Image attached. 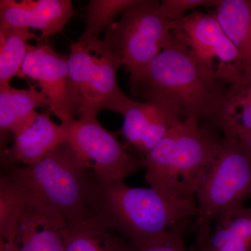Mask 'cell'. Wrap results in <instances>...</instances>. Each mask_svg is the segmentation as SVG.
I'll use <instances>...</instances> for the list:
<instances>
[{
	"instance_id": "1",
	"label": "cell",
	"mask_w": 251,
	"mask_h": 251,
	"mask_svg": "<svg viewBox=\"0 0 251 251\" xmlns=\"http://www.w3.org/2000/svg\"><path fill=\"white\" fill-rule=\"evenodd\" d=\"M89 209L137 251L201 214L196 201H178L151 187H130L123 179L95 175Z\"/></svg>"
},
{
	"instance_id": "2",
	"label": "cell",
	"mask_w": 251,
	"mask_h": 251,
	"mask_svg": "<svg viewBox=\"0 0 251 251\" xmlns=\"http://www.w3.org/2000/svg\"><path fill=\"white\" fill-rule=\"evenodd\" d=\"M226 85L206 73L173 36L143 72L130 78L133 93L179 122L213 120L228 89Z\"/></svg>"
},
{
	"instance_id": "3",
	"label": "cell",
	"mask_w": 251,
	"mask_h": 251,
	"mask_svg": "<svg viewBox=\"0 0 251 251\" xmlns=\"http://www.w3.org/2000/svg\"><path fill=\"white\" fill-rule=\"evenodd\" d=\"M222 140L198 119L180 122L143 156L145 181L168 197L196 201Z\"/></svg>"
},
{
	"instance_id": "4",
	"label": "cell",
	"mask_w": 251,
	"mask_h": 251,
	"mask_svg": "<svg viewBox=\"0 0 251 251\" xmlns=\"http://www.w3.org/2000/svg\"><path fill=\"white\" fill-rule=\"evenodd\" d=\"M6 169L22 186L27 205L32 209L67 224L92 214L94 173L67 144L34 164Z\"/></svg>"
},
{
	"instance_id": "5",
	"label": "cell",
	"mask_w": 251,
	"mask_h": 251,
	"mask_svg": "<svg viewBox=\"0 0 251 251\" xmlns=\"http://www.w3.org/2000/svg\"><path fill=\"white\" fill-rule=\"evenodd\" d=\"M121 58L106 39L73 42L68 67L78 103L77 119L97 120L101 110L123 115L134 100L117 82Z\"/></svg>"
},
{
	"instance_id": "6",
	"label": "cell",
	"mask_w": 251,
	"mask_h": 251,
	"mask_svg": "<svg viewBox=\"0 0 251 251\" xmlns=\"http://www.w3.org/2000/svg\"><path fill=\"white\" fill-rule=\"evenodd\" d=\"M251 198V155L239 138L224 136L214 163L196 195L201 214L198 240L210 232L213 221Z\"/></svg>"
},
{
	"instance_id": "7",
	"label": "cell",
	"mask_w": 251,
	"mask_h": 251,
	"mask_svg": "<svg viewBox=\"0 0 251 251\" xmlns=\"http://www.w3.org/2000/svg\"><path fill=\"white\" fill-rule=\"evenodd\" d=\"M173 24L161 1L139 0L108 28L105 39L120 56L130 78L143 72L171 40Z\"/></svg>"
},
{
	"instance_id": "8",
	"label": "cell",
	"mask_w": 251,
	"mask_h": 251,
	"mask_svg": "<svg viewBox=\"0 0 251 251\" xmlns=\"http://www.w3.org/2000/svg\"><path fill=\"white\" fill-rule=\"evenodd\" d=\"M172 34L206 73L229 87L245 72L244 59L214 13L185 15L173 22Z\"/></svg>"
},
{
	"instance_id": "9",
	"label": "cell",
	"mask_w": 251,
	"mask_h": 251,
	"mask_svg": "<svg viewBox=\"0 0 251 251\" xmlns=\"http://www.w3.org/2000/svg\"><path fill=\"white\" fill-rule=\"evenodd\" d=\"M67 126V145L85 161L97 177L125 179L142 168L143 157L98 120L75 119Z\"/></svg>"
},
{
	"instance_id": "10",
	"label": "cell",
	"mask_w": 251,
	"mask_h": 251,
	"mask_svg": "<svg viewBox=\"0 0 251 251\" xmlns=\"http://www.w3.org/2000/svg\"><path fill=\"white\" fill-rule=\"evenodd\" d=\"M29 77L37 82L49 102L50 113L64 126L75 120L78 103L69 75L68 57L58 53L47 41L29 44L18 77Z\"/></svg>"
},
{
	"instance_id": "11",
	"label": "cell",
	"mask_w": 251,
	"mask_h": 251,
	"mask_svg": "<svg viewBox=\"0 0 251 251\" xmlns=\"http://www.w3.org/2000/svg\"><path fill=\"white\" fill-rule=\"evenodd\" d=\"M74 15L70 0H1L0 29L34 28L39 41L61 32Z\"/></svg>"
},
{
	"instance_id": "12",
	"label": "cell",
	"mask_w": 251,
	"mask_h": 251,
	"mask_svg": "<svg viewBox=\"0 0 251 251\" xmlns=\"http://www.w3.org/2000/svg\"><path fill=\"white\" fill-rule=\"evenodd\" d=\"M67 126L52 121L50 112L39 113L13 135V144L5 151L6 167L14 163L29 166L44 159L65 143Z\"/></svg>"
},
{
	"instance_id": "13",
	"label": "cell",
	"mask_w": 251,
	"mask_h": 251,
	"mask_svg": "<svg viewBox=\"0 0 251 251\" xmlns=\"http://www.w3.org/2000/svg\"><path fill=\"white\" fill-rule=\"evenodd\" d=\"M121 130L126 142L142 157L180 123L151 102L133 101L123 115Z\"/></svg>"
},
{
	"instance_id": "14",
	"label": "cell",
	"mask_w": 251,
	"mask_h": 251,
	"mask_svg": "<svg viewBox=\"0 0 251 251\" xmlns=\"http://www.w3.org/2000/svg\"><path fill=\"white\" fill-rule=\"evenodd\" d=\"M193 251H251V207L244 204L220 214Z\"/></svg>"
},
{
	"instance_id": "15",
	"label": "cell",
	"mask_w": 251,
	"mask_h": 251,
	"mask_svg": "<svg viewBox=\"0 0 251 251\" xmlns=\"http://www.w3.org/2000/svg\"><path fill=\"white\" fill-rule=\"evenodd\" d=\"M66 223L26 205L20 220L14 251H66Z\"/></svg>"
},
{
	"instance_id": "16",
	"label": "cell",
	"mask_w": 251,
	"mask_h": 251,
	"mask_svg": "<svg viewBox=\"0 0 251 251\" xmlns=\"http://www.w3.org/2000/svg\"><path fill=\"white\" fill-rule=\"evenodd\" d=\"M224 136L238 138L251 132V69L228 87L213 119Z\"/></svg>"
},
{
	"instance_id": "17",
	"label": "cell",
	"mask_w": 251,
	"mask_h": 251,
	"mask_svg": "<svg viewBox=\"0 0 251 251\" xmlns=\"http://www.w3.org/2000/svg\"><path fill=\"white\" fill-rule=\"evenodd\" d=\"M63 236L66 251H137L126 239L92 214L66 225Z\"/></svg>"
},
{
	"instance_id": "18",
	"label": "cell",
	"mask_w": 251,
	"mask_h": 251,
	"mask_svg": "<svg viewBox=\"0 0 251 251\" xmlns=\"http://www.w3.org/2000/svg\"><path fill=\"white\" fill-rule=\"evenodd\" d=\"M49 106L46 96L30 86L29 90H18L10 85L0 86L1 133H14L36 116L39 107Z\"/></svg>"
},
{
	"instance_id": "19",
	"label": "cell",
	"mask_w": 251,
	"mask_h": 251,
	"mask_svg": "<svg viewBox=\"0 0 251 251\" xmlns=\"http://www.w3.org/2000/svg\"><path fill=\"white\" fill-rule=\"evenodd\" d=\"M215 14L223 30L251 69V0H217Z\"/></svg>"
},
{
	"instance_id": "20",
	"label": "cell",
	"mask_w": 251,
	"mask_h": 251,
	"mask_svg": "<svg viewBox=\"0 0 251 251\" xmlns=\"http://www.w3.org/2000/svg\"><path fill=\"white\" fill-rule=\"evenodd\" d=\"M26 205L22 186L6 168L0 177V239L14 244L18 224Z\"/></svg>"
},
{
	"instance_id": "21",
	"label": "cell",
	"mask_w": 251,
	"mask_h": 251,
	"mask_svg": "<svg viewBox=\"0 0 251 251\" xmlns=\"http://www.w3.org/2000/svg\"><path fill=\"white\" fill-rule=\"evenodd\" d=\"M39 40L28 28L0 29V86L10 85V81L18 76L27 55V41Z\"/></svg>"
},
{
	"instance_id": "22",
	"label": "cell",
	"mask_w": 251,
	"mask_h": 251,
	"mask_svg": "<svg viewBox=\"0 0 251 251\" xmlns=\"http://www.w3.org/2000/svg\"><path fill=\"white\" fill-rule=\"evenodd\" d=\"M139 0H91L86 6L85 27L79 41L99 39V34L105 28L113 24L119 14Z\"/></svg>"
},
{
	"instance_id": "23",
	"label": "cell",
	"mask_w": 251,
	"mask_h": 251,
	"mask_svg": "<svg viewBox=\"0 0 251 251\" xmlns=\"http://www.w3.org/2000/svg\"><path fill=\"white\" fill-rule=\"evenodd\" d=\"M190 223L181 225L161 239L155 241L138 251H188L184 242V233Z\"/></svg>"
},
{
	"instance_id": "24",
	"label": "cell",
	"mask_w": 251,
	"mask_h": 251,
	"mask_svg": "<svg viewBox=\"0 0 251 251\" xmlns=\"http://www.w3.org/2000/svg\"><path fill=\"white\" fill-rule=\"evenodd\" d=\"M217 0H163L161 1L163 13L173 22L182 18L185 13L189 10L200 6H215Z\"/></svg>"
},
{
	"instance_id": "25",
	"label": "cell",
	"mask_w": 251,
	"mask_h": 251,
	"mask_svg": "<svg viewBox=\"0 0 251 251\" xmlns=\"http://www.w3.org/2000/svg\"><path fill=\"white\" fill-rule=\"evenodd\" d=\"M241 141L242 142L243 145H244L246 149L249 151V152L251 155V132L242 136V138H239Z\"/></svg>"
},
{
	"instance_id": "26",
	"label": "cell",
	"mask_w": 251,
	"mask_h": 251,
	"mask_svg": "<svg viewBox=\"0 0 251 251\" xmlns=\"http://www.w3.org/2000/svg\"><path fill=\"white\" fill-rule=\"evenodd\" d=\"M14 244H8L0 239V251H14Z\"/></svg>"
}]
</instances>
